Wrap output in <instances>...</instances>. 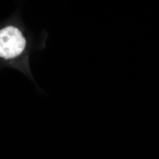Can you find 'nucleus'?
Instances as JSON below:
<instances>
[{"instance_id":"obj_1","label":"nucleus","mask_w":159,"mask_h":159,"mask_svg":"<svg viewBox=\"0 0 159 159\" xmlns=\"http://www.w3.org/2000/svg\"><path fill=\"white\" fill-rule=\"evenodd\" d=\"M26 40L18 29L8 26L0 30V57L10 59L23 52Z\"/></svg>"}]
</instances>
